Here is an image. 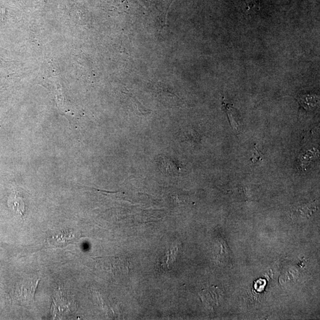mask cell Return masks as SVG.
Segmentation results:
<instances>
[{
    "instance_id": "ba28073f",
    "label": "cell",
    "mask_w": 320,
    "mask_h": 320,
    "mask_svg": "<svg viewBox=\"0 0 320 320\" xmlns=\"http://www.w3.org/2000/svg\"><path fill=\"white\" fill-rule=\"evenodd\" d=\"M260 159H261V153H260L258 147L256 146L255 150H254L252 160V161L256 162L259 161Z\"/></svg>"
},
{
    "instance_id": "277c9868",
    "label": "cell",
    "mask_w": 320,
    "mask_h": 320,
    "mask_svg": "<svg viewBox=\"0 0 320 320\" xmlns=\"http://www.w3.org/2000/svg\"><path fill=\"white\" fill-rule=\"evenodd\" d=\"M9 206L24 218L26 212V205L23 196L15 192L14 196L11 197L8 200Z\"/></svg>"
},
{
    "instance_id": "8992f818",
    "label": "cell",
    "mask_w": 320,
    "mask_h": 320,
    "mask_svg": "<svg viewBox=\"0 0 320 320\" xmlns=\"http://www.w3.org/2000/svg\"><path fill=\"white\" fill-rule=\"evenodd\" d=\"M161 164L165 171L170 174H175L180 170L175 162L167 158H164L161 160Z\"/></svg>"
},
{
    "instance_id": "5b68a950",
    "label": "cell",
    "mask_w": 320,
    "mask_h": 320,
    "mask_svg": "<svg viewBox=\"0 0 320 320\" xmlns=\"http://www.w3.org/2000/svg\"><path fill=\"white\" fill-rule=\"evenodd\" d=\"M223 105L226 111H227L229 120H230L232 127H233L234 130H237L238 126H239V124H238V115L236 110H235L233 105L229 104V103L223 102Z\"/></svg>"
},
{
    "instance_id": "7a4b0ae2",
    "label": "cell",
    "mask_w": 320,
    "mask_h": 320,
    "mask_svg": "<svg viewBox=\"0 0 320 320\" xmlns=\"http://www.w3.org/2000/svg\"><path fill=\"white\" fill-rule=\"evenodd\" d=\"M219 291L218 289L215 288V287L202 291L200 296L201 297L203 303L209 307L217 306L219 304V297H220Z\"/></svg>"
},
{
    "instance_id": "52a82bcc",
    "label": "cell",
    "mask_w": 320,
    "mask_h": 320,
    "mask_svg": "<svg viewBox=\"0 0 320 320\" xmlns=\"http://www.w3.org/2000/svg\"><path fill=\"white\" fill-rule=\"evenodd\" d=\"M75 234L72 233H61L60 235H57L56 237H53V238H55L56 240H57V241H56L55 243H53V245H56V244H58L59 243V241H60L62 240H65V242L66 244H68L69 243H70V242H72V241H74L75 240Z\"/></svg>"
},
{
    "instance_id": "3957f363",
    "label": "cell",
    "mask_w": 320,
    "mask_h": 320,
    "mask_svg": "<svg viewBox=\"0 0 320 320\" xmlns=\"http://www.w3.org/2000/svg\"><path fill=\"white\" fill-rule=\"evenodd\" d=\"M300 108H303L306 111H310L316 108L319 103V97L310 94H301L297 97Z\"/></svg>"
},
{
    "instance_id": "6da1fadb",
    "label": "cell",
    "mask_w": 320,
    "mask_h": 320,
    "mask_svg": "<svg viewBox=\"0 0 320 320\" xmlns=\"http://www.w3.org/2000/svg\"><path fill=\"white\" fill-rule=\"evenodd\" d=\"M53 301L54 309L59 311V315H68L69 313L74 312V309L77 308L74 300L68 294H66L65 291L64 293L59 290Z\"/></svg>"
}]
</instances>
